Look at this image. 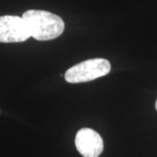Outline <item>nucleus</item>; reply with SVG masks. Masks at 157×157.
Returning <instances> with one entry per match:
<instances>
[{"label":"nucleus","instance_id":"obj_1","mask_svg":"<svg viewBox=\"0 0 157 157\" xmlns=\"http://www.w3.org/2000/svg\"><path fill=\"white\" fill-rule=\"evenodd\" d=\"M31 37L39 41L52 40L60 36L65 24L60 17L50 11L29 10L23 14Z\"/></svg>","mask_w":157,"mask_h":157},{"label":"nucleus","instance_id":"obj_2","mask_svg":"<svg viewBox=\"0 0 157 157\" xmlns=\"http://www.w3.org/2000/svg\"><path fill=\"white\" fill-rule=\"evenodd\" d=\"M111 71V64L106 59L96 58L76 64L67 69L65 79L68 83H82L101 78Z\"/></svg>","mask_w":157,"mask_h":157},{"label":"nucleus","instance_id":"obj_3","mask_svg":"<svg viewBox=\"0 0 157 157\" xmlns=\"http://www.w3.org/2000/svg\"><path fill=\"white\" fill-rule=\"evenodd\" d=\"M31 37L26 24L18 16L6 15L0 17V42H24Z\"/></svg>","mask_w":157,"mask_h":157},{"label":"nucleus","instance_id":"obj_4","mask_svg":"<svg viewBox=\"0 0 157 157\" xmlns=\"http://www.w3.org/2000/svg\"><path fill=\"white\" fill-rule=\"evenodd\" d=\"M75 146L83 157H99L103 151V140L96 131L81 128L75 136Z\"/></svg>","mask_w":157,"mask_h":157},{"label":"nucleus","instance_id":"obj_5","mask_svg":"<svg viewBox=\"0 0 157 157\" xmlns=\"http://www.w3.org/2000/svg\"><path fill=\"white\" fill-rule=\"evenodd\" d=\"M155 109L157 110V100H156V102H155Z\"/></svg>","mask_w":157,"mask_h":157}]
</instances>
